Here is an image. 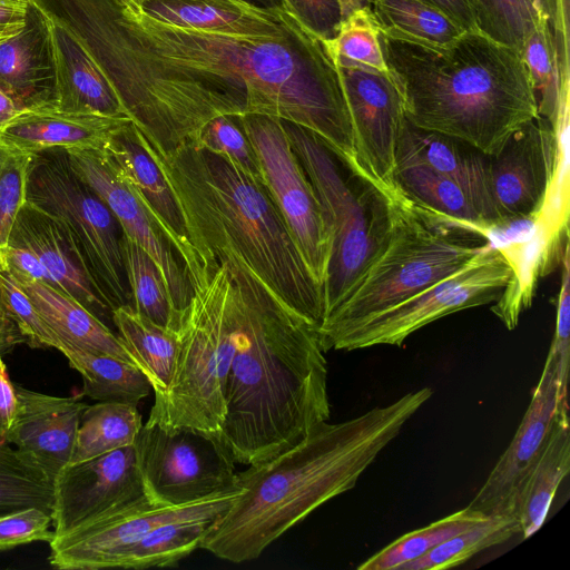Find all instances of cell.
I'll list each match as a JSON object with an SVG mask.
<instances>
[{
    "mask_svg": "<svg viewBox=\"0 0 570 570\" xmlns=\"http://www.w3.org/2000/svg\"><path fill=\"white\" fill-rule=\"evenodd\" d=\"M512 275L511 262L491 240L461 269L335 336L324 345V350L399 346L411 334L443 316L497 302Z\"/></svg>",
    "mask_w": 570,
    "mask_h": 570,
    "instance_id": "10",
    "label": "cell"
},
{
    "mask_svg": "<svg viewBox=\"0 0 570 570\" xmlns=\"http://www.w3.org/2000/svg\"><path fill=\"white\" fill-rule=\"evenodd\" d=\"M105 150L125 171L137 195L177 253L185 273L202 262L191 244L183 214L159 166L145 148L137 127L130 122L116 131Z\"/></svg>",
    "mask_w": 570,
    "mask_h": 570,
    "instance_id": "23",
    "label": "cell"
},
{
    "mask_svg": "<svg viewBox=\"0 0 570 570\" xmlns=\"http://www.w3.org/2000/svg\"><path fill=\"white\" fill-rule=\"evenodd\" d=\"M0 301L18 326L26 344L32 348L58 350L60 337L9 272L2 267H0Z\"/></svg>",
    "mask_w": 570,
    "mask_h": 570,
    "instance_id": "42",
    "label": "cell"
},
{
    "mask_svg": "<svg viewBox=\"0 0 570 570\" xmlns=\"http://www.w3.org/2000/svg\"><path fill=\"white\" fill-rule=\"evenodd\" d=\"M474 3L478 29L521 53L530 32L548 20L531 0H474Z\"/></svg>",
    "mask_w": 570,
    "mask_h": 570,
    "instance_id": "41",
    "label": "cell"
},
{
    "mask_svg": "<svg viewBox=\"0 0 570 570\" xmlns=\"http://www.w3.org/2000/svg\"><path fill=\"white\" fill-rule=\"evenodd\" d=\"M411 164L423 165L454 181L469 196L492 233L503 229L491 196L490 156L455 138L417 128L405 118L396 149V166Z\"/></svg>",
    "mask_w": 570,
    "mask_h": 570,
    "instance_id": "22",
    "label": "cell"
},
{
    "mask_svg": "<svg viewBox=\"0 0 570 570\" xmlns=\"http://www.w3.org/2000/svg\"><path fill=\"white\" fill-rule=\"evenodd\" d=\"M67 153L72 168L108 206L122 233L141 247L158 267L178 328V314L188 304L191 287L174 247L147 210L125 171L105 149Z\"/></svg>",
    "mask_w": 570,
    "mask_h": 570,
    "instance_id": "14",
    "label": "cell"
},
{
    "mask_svg": "<svg viewBox=\"0 0 570 570\" xmlns=\"http://www.w3.org/2000/svg\"><path fill=\"white\" fill-rule=\"evenodd\" d=\"M234 119L253 146L267 193L309 272L323 288L332 249L331 229L283 121L262 115Z\"/></svg>",
    "mask_w": 570,
    "mask_h": 570,
    "instance_id": "12",
    "label": "cell"
},
{
    "mask_svg": "<svg viewBox=\"0 0 570 570\" xmlns=\"http://www.w3.org/2000/svg\"><path fill=\"white\" fill-rule=\"evenodd\" d=\"M112 324L135 362L148 377L154 400L168 389L177 357V331L156 324L131 305L112 311Z\"/></svg>",
    "mask_w": 570,
    "mask_h": 570,
    "instance_id": "29",
    "label": "cell"
},
{
    "mask_svg": "<svg viewBox=\"0 0 570 570\" xmlns=\"http://www.w3.org/2000/svg\"><path fill=\"white\" fill-rule=\"evenodd\" d=\"M570 471L569 413H557L549 436L521 485L517 517L523 539L543 524L559 484Z\"/></svg>",
    "mask_w": 570,
    "mask_h": 570,
    "instance_id": "27",
    "label": "cell"
},
{
    "mask_svg": "<svg viewBox=\"0 0 570 570\" xmlns=\"http://www.w3.org/2000/svg\"><path fill=\"white\" fill-rule=\"evenodd\" d=\"M62 24L155 151L196 144L214 118L262 115L305 128L356 164L338 70L289 7L254 27L195 28L130 0H73Z\"/></svg>",
    "mask_w": 570,
    "mask_h": 570,
    "instance_id": "1",
    "label": "cell"
},
{
    "mask_svg": "<svg viewBox=\"0 0 570 570\" xmlns=\"http://www.w3.org/2000/svg\"><path fill=\"white\" fill-rule=\"evenodd\" d=\"M138 135L170 186L202 258L236 257L287 307L318 328L324 320L323 288L262 179L195 144L161 154L139 130Z\"/></svg>",
    "mask_w": 570,
    "mask_h": 570,
    "instance_id": "4",
    "label": "cell"
},
{
    "mask_svg": "<svg viewBox=\"0 0 570 570\" xmlns=\"http://www.w3.org/2000/svg\"><path fill=\"white\" fill-rule=\"evenodd\" d=\"M135 451L145 494L155 505L178 507L242 491L235 461L217 438L145 423Z\"/></svg>",
    "mask_w": 570,
    "mask_h": 570,
    "instance_id": "11",
    "label": "cell"
},
{
    "mask_svg": "<svg viewBox=\"0 0 570 570\" xmlns=\"http://www.w3.org/2000/svg\"><path fill=\"white\" fill-rule=\"evenodd\" d=\"M557 367L549 348L529 406L508 448L490 471L469 508L487 515H517L518 495L538 459L557 416Z\"/></svg>",
    "mask_w": 570,
    "mask_h": 570,
    "instance_id": "18",
    "label": "cell"
},
{
    "mask_svg": "<svg viewBox=\"0 0 570 570\" xmlns=\"http://www.w3.org/2000/svg\"><path fill=\"white\" fill-rule=\"evenodd\" d=\"M57 67V108L62 111L128 117L107 79L62 27L52 23Z\"/></svg>",
    "mask_w": 570,
    "mask_h": 570,
    "instance_id": "25",
    "label": "cell"
},
{
    "mask_svg": "<svg viewBox=\"0 0 570 570\" xmlns=\"http://www.w3.org/2000/svg\"><path fill=\"white\" fill-rule=\"evenodd\" d=\"M283 124L331 229L332 249L323 287L325 318L348 299L385 248L397 189L344 161L313 132Z\"/></svg>",
    "mask_w": 570,
    "mask_h": 570,
    "instance_id": "7",
    "label": "cell"
},
{
    "mask_svg": "<svg viewBox=\"0 0 570 570\" xmlns=\"http://www.w3.org/2000/svg\"><path fill=\"white\" fill-rule=\"evenodd\" d=\"M491 240L415 205L397 189L389 242L355 292L318 326L323 348L335 336L461 269Z\"/></svg>",
    "mask_w": 570,
    "mask_h": 570,
    "instance_id": "8",
    "label": "cell"
},
{
    "mask_svg": "<svg viewBox=\"0 0 570 570\" xmlns=\"http://www.w3.org/2000/svg\"><path fill=\"white\" fill-rule=\"evenodd\" d=\"M27 202L69 227L91 277L112 311L131 305L121 252V226L102 199L72 168L67 150L32 155Z\"/></svg>",
    "mask_w": 570,
    "mask_h": 570,
    "instance_id": "9",
    "label": "cell"
},
{
    "mask_svg": "<svg viewBox=\"0 0 570 570\" xmlns=\"http://www.w3.org/2000/svg\"><path fill=\"white\" fill-rule=\"evenodd\" d=\"M240 492L178 507L155 505L146 498L56 534L49 542V563L60 570L110 569L124 550L159 524L176 520L217 519Z\"/></svg>",
    "mask_w": 570,
    "mask_h": 570,
    "instance_id": "13",
    "label": "cell"
},
{
    "mask_svg": "<svg viewBox=\"0 0 570 570\" xmlns=\"http://www.w3.org/2000/svg\"><path fill=\"white\" fill-rule=\"evenodd\" d=\"M379 40L405 118L417 128L492 157L539 116L522 53L479 29L442 46L381 30Z\"/></svg>",
    "mask_w": 570,
    "mask_h": 570,
    "instance_id": "5",
    "label": "cell"
},
{
    "mask_svg": "<svg viewBox=\"0 0 570 570\" xmlns=\"http://www.w3.org/2000/svg\"><path fill=\"white\" fill-rule=\"evenodd\" d=\"M17 411L6 440L52 483L71 461L88 404L80 396H55L14 384Z\"/></svg>",
    "mask_w": 570,
    "mask_h": 570,
    "instance_id": "19",
    "label": "cell"
},
{
    "mask_svg": "<svg viewBox=\"0 0 570 570\" xmlns=\"http://www.w3.org/2000/svg\"><path fill=\"white\" fill-rule=\"evenodd\" d=\"M132 122L129 117L45 108L20 111L0 132V141L28 154L105 149L109 138Z\"/></svg>",
    "mask_w": 570,
    "mask_h": 570,
    "instance_id": "24",
    "label": "cell"
},
{
    "mask_svg": "<svg viewBox=\"0 0 570 570\" xmlns=\"http://www.w3.org/2000/svg\"><path fill=\"white\" fill-rule=\"evenodd\" d=\"M521 533L517 515L492 514L440 543L399 570H444L468 561L476 553Z\"/></svg>",
    "mask_w": 570,
    "mask_h": 570,
    "instance_id": "35",
    "label": "cell"
},
{
    "mask_svg": "<svg viewBox=\"0 0 570 570\" xmlns=\"http://www.w3.org/2000/svg\"><path fill=\"white\" fill-rule=\"evenodd\" d=\"M0 267L17 281L39 282L62 292L37 255L26 247L7 244L0 249Z\"/></svg>",
    "mask_w": 570,
    "mask_h": 570,
    "instance_id": "48",
    "label": "cell"
},
{
    "mask_svg": "<svg viewBox=\"0 0 570 570\" xmlns=\"http://www.w3.org/2000/svg\"><path fill=\"white\" fill-rule=\"evenodd\" d=\"M14 281L61 340L137 365L117 333L75 298L43 283Z\"/></svg>",
    "mask_w": 570,
    "mask_h": 570,
    "instance_id": "26",
    "label": "cell"
},
{
    "mask_svg": "<svg viewBox=\"0 0 570 570\" xmlns=\"http://www.w3.org/2000/svg\"><path fill=\"white\" fill-rule=\"evenodd\" d=\"M30 0H0V43L22 30Z\"/></svg>",
    "mask_w": 570,
    "mask_h": 570,
    "instance_id": "49",
    "label": "cell"
},
{
    "mask_svg": "<svg viewBox=\"0 0 570 570\" xmlns=\"http://www.w3.org/2000/svg\"><path fill=\"white\" fill-rule=\"evenodd\" d=\"M186 275L191 296L178 314L171 382L154 400L146 423L188 428L220 440L237 328L234 265L229 257L205 258Z\"/></svg>",
    "mask_w": 570,
    "mask_h": 570,
    "instance_id": "6",
    "label": "cell"
},
{
    "mask_svg": "<svg viewBox=\"0 0 570 570\" xmlns=\"http://www.w3.org/2000/svg\"><path fill=\"white\" fill-rule=\"evenodd\" d=\"M298 18L321 39H333L342 22L337 0H286Z\"/></svg>",
    "mask_w": 570,
    "mask_h": 570,
    "instance_id": "47",
    "label": "cell"
},
{
    "mask_svg": "<svg viewBox=\"0 0 570 570\" xmlns=\"http://www.w3.org/2000/svg\"><path fill=\"white\" fill-rule=\"evenodd\" d=\"M53 483L0 435V515L37 507L51 513Z\"/></svg>",
    "mask_w": 570,
    "mask_h": 570,
    "instance_id": "38",
    "label": "cell"
},
{
    "mask_svg": "<svg viewBox=\"0 0 570 570\" xmlns=\"http://www.w3.org/2000/svg\"><path fill=\"white\" fill-rule=\"evenodd\" d=\"M244 1H247L255 6L266 7V8H272V7L281 6L284 3V0H244Z\"/></svg>",
    "mask_w": 570,
    "mask_h": 570,
    "instance_id": "55",
    "label": "cell"
},
{
    "mask_svg": "<svg viewBox=\"0 0 570 570\" xmlns=\"http://www.w3.org/2000/svg\"><path fill=\"white\" fill-rule=\"evenodd\" d=\"M381 31L431 45H448L465 30L426 0H372Z\"/></svg>",
    "mask_w": 570,
    "mask_h": 570,
    "instance_id": "34",
    "label": "cell"
},
{
    "mask_svg": "<svg viewBox=\"0 0 570 570\" xmlns=\"http://www.w3.org/2000/svg\"><path fill=\"white\" fill-rule=\"evenodd\" d=\"M8 245L35 253L65 294L110 327L112 309L91 277L71 230L61 219L26 202L17 215Z\"/></svg>",
    "mask_w": 570,
    "mask_h": 570,
    "instance_id": "20",
    "label": "cell"
},
{
    "mask_svg": "<svg viewBox=\"0 0 570 570\" xmlns=\"http://www.w3.org/2000/svg\"><path fill=\"white\" fill-rule=\"evenodd\" d=\"M121 252L132 307L156 324L177 331L168 292L154 261L125 234Z\"/></svg>",
    "mask_w": 570,
    "mask_h": 570,
    "instance_id": "39",
    "label": "cell"
},
{
    "mask_svg": "<svg viewBox=\"0 0 570 570\" xmlns=\"http://www.w3.org/2000/svg\"><path fill=\"white\" fill-rule=\"evenodd\" d=\"M61 352L82 379L81 395L98 402L134 404L149 395L151 384L135 364L60 338Z\"/></svg>",
    "mask_w": 570,
    "mask_h": 570,
    "instance_id": "28",
    "label": "cell"
},
{
    "mask_svg": "<svg viewBox=\"0 0 570 570\" xmlns=\"http://www.w3.org/2000/svg\"><path fill=\"white\" fill-rule=\"evenodd\" d=\"M522 57L538 102L539 115L553 124L570 80H561L554 37L549 21H541L527 37Z\"/></svg>",
    "mask_w": 570,
    "mask_h": 570,
    "instance_id": "37",
    "label": "cell"
},
{
    "mask_svg": "<svg viewBox=\"0 0 570 570\" xmlns=\"http://www.w3.org/2000/svg\"><path fill=\"white\" fill-rule=\"evenodd\" d=\"M237 328L220 440L235 463L257 465L327 421V363L317 328L287 307L239 259Z\"/></svg>",
    "mask_w": 570,
    "mask_h": 570,
    "instance_id": "2",
    "label": "cell"
},
{
    "mask_svg": "<svg viewBox=\"0 0 570 570\" xmlns=\"http://www.w3.org/2000/svg\"><path fill=\"white\" fill-rule=\"evenodd\" d=\"M216 519L176 520L159 524L124 550L112 568L171 567L200 547Z\"/></svg>",
    "mask_w": 570,
    "mask_h": 570,
    "instance_id": "33",
    "label": "cell"
},
{
    "mask_svg": "<svg viewBox=\"0 0 570 570\" xmlns=\"http://www.w3.org/2000/svg\"><path fill=\"white\" fill-rule=\"evenodd\" d=\"M341 9L342 20L353 12L371 7V0H337Z\"/></svg>",
    "mask_w": 570,
    "mask_h": 570,
    "instance_id": "54",
    "label": "cell"
},
{
    "mask_svg": "<svg viewBox=\"0 0 570 570\" xmlns=\"http://www.w3.org/2000/svg\"><path fill=\"white\" fill-rule=\"evenodd\" d=\"M469 507L407 532L363 561L358 570H399L453 535L487 518Z\"/></svg>",
    "mask_w": 570,
    "mask_h": 570,
    "instance_id": "36",
    "label": "cell"
},
{
    "mask_svg": "<svg viewBox=\"0 0 570 570\" xmlns=\"http://www.w3.org/2000/svg\"><path fill=\"white\" fill-rule=\"evenodd\" d=\"M21 343H24L23 336L0 301V352L4 355Z\"/></svg>",
    "mask_w": 570,
    "mask_h": 570,
    "instance_id": "52",
    "label": "cell"
},
{
    "mask_svg": "<svg viewBox=\"0 0 570 570\" xmlns=\"http://www.w3.org/2000/svg\"><path fill=\"white\" fill-rule=\"evenodd\" d=\"M353 129L356 163L370 177L393 188L396 149L405 121L403 99L390 72L336 66Z\"/></svg>",
    "mask_w": 570,
    "mask_h": 570,
    "instance_id": "15",
    "label": "cell"
},
{
    "mask_svg": "<svg viewBox=\"0 0 570 570\" xmlns=\"http://www.w3.org/2000/svg\"><path fill=\"white\" fill-rule=\"evenodd\" d=\"M435 6L464 30L478 29L474 0H426Z\"/></svg>",
    "mask_w": 570,
    "mask_h": 570,
    "instance_id": "51",
    "label": "cell"
},
{
    "mask_svg": "<svg viewBox=\"0 0 570 570\" xmlns=\"http://www.w3.org/2000/svg\"><path fill=\"white\" fill-rule=\"evenodd\" d=\"M371 2H372V0H371Z\"/></svg>",
    "mask_w": 570,
    "mask_h": 570,
    "instance_id": "57",
    "label": "cell"
},
{
    "mask_svg": "<svg viewBox=\"0 0 570 570\" xmlns=\"http://www.w3.org/2000/svg\"><path fill=\"white\" fill-rule=\"evenodd\" d=\"M141 426L137 405L118 402L87 405L81 414L69 464L134 445Z\"/></svg>",
    "mask_w": 570,
    "mask_h": 570,
    "instance_id": "32",
    "label": "cell"
},
{
    "mask_svg": "<svg viewBox=\"0 0 570 570\" xmlns=\"http://www.w3.org/2000/svg\"><path fill=\"white\" fill-rule=\"evenodd\" d=\"M31 157L0 141V249L7 246L17 215L27 202Z\"/></svg>",
    "mask_w": 570,
    "mask_h": 570,
    "instance_id": "43",
    "label": "cell"
},
{
    "mask_svg": "<svg viewBox=\"0 0 570 570\" xmlns=\"http://www.w3.org/2000/svg\"><path fill=\"white\" fill-rule=\"evenodd\" d=\"M147 14L183 27H254L269 22L286 9V2L272 8L244 0H130Z\"/></svg>",
    "mask_w": 570,
    "mask_h": 570,
    "instance_id": "30",
    "label": "cell"
},
{
    "mask_svg": "<svg viewBox=\"0 0 570 570\" xmlns=\"http://www.w3.org/2000/svg\"><path fill=\"white\" fill-rule=\"evenodd\" d=\"M393 185L415 205L492 238V230L469 196L445 176L420 164L399 165Z\"/></svg>",
    "mask_w": 570,
    "mask_h": 570,
    "instance_id": "31",
    "label": "cell"
},
{
    "mask_svg": "<svg viewBox=\"0 0 570 570\" xmlns=\"http://www.w3.org/2000/svg\"><path fill=\"white\" fill-rule=\"evenodd\" d=\"M432 394L423 387L356 417L321 422L292 448L237 473L242 492L199 548L234 563L258 558L315 509L353 489Z\"/></svg>",
    "mask_w": 570,
    "mask_h": 570,
    "instance_id": "3",
    "label": "cell"
},
{
    "mask_svg": "<svg viewBox=\"0 0 570 570\" xmlns=\"http://www.w3.org/2000/svg\"><path fill=\"white\" fill-rule=\"evenodd\" d=\"M531 1H532V2L538 7V8H540V9L543 11L541 0H531ZM543 12H544V11H543ZM544 14H546V13H544Z\"/></svg>",
    "mask_w": 570,
    "mask_h": 570,
    "instance_id": "56",
    "label": "cell"
},
{
    "mask_svg": "<svg viewBox=\"0 0 570 570\" xmlns=\"http://www.w3.org/2000/svg\"><path fill=\"white\" fill-rule=\"evenodd\" d=\"M17 411V394L0 352V435L6 438Z\"/></svg>",
    "mask_w": 570,
    "mask_h": 570,
    "instance_id": "50",
    "label": "cell"
},
{
    "mask_svg": "<svg viewBox=\"0 0 570 570\" xmlns=\"http://www.w3.org/2000/svg\"><path fill=\"white\" fill-rule=\"evenodd\" d=\"M379 32L371 7L363 8L343 19L336 36L324 43L335 66L362 65L389 72Z\"/></svg>",
    "mask_w": 570,
    "mask_h": 570,
    "instance_id": "40",
    "label": "cell"
},
{
    "mask_svg": "<svg viewBox=\"0 0 570 570\" xmlns=\"http://www.w3.org/2000/svg\"><path fill=\"white\" fill-rule=\"evenodd\" d=\"M569 242L566 244L560 259L561 285L557 298V320L550 350L556 357L557 367V413H569L568 379L570 358V267Z\"/></svg>",
    "mask_w": 570,
    "mask_h": 570,
    "instance_id": "45",
    "label": "cell"
},
{
    "mask_svg": "<svg viewBox=\"0 0 570 570\" xmlns=\"http://www.w3.org/2000/svg\"><path fill=\"white\" fill-rule=\"evenodd\" d=\"M557 159V136L540 115L513 132L490 157V189L503 229L531 223L540 212Z\"/></svg>",
    "mask_w": 570,
    "mask_h": 570,
    "instance_id": "16",
    "label": "cell"
},
{
    "mask_svg": "<svg viewBox=\"0 0 570 570\" xmlns=\"http://www.w3.org/2000/svg\"><path fill=\"white\" fill-rule=\"evenodd\" d=\"M19 112L13 101L0 91V132Z\"/></svg>",
    "mask_w": 570,
    "mask_h": 570,
    "instance_id": "53",
    "label": "cell"
},
{
    "mask_svg": "<svg viewBox=\"0 0 570 570\" xmlns=\"http://www.w3.org/2000/svg\"><path fill=\"white\" fill-rule=\"evenodd\" d=\"M195 145L228 158L245 173L261 179L253 146L234 117L220 116L210 120Z\"/></svg>",
    "mask_w": 570,
    "mask_h": 570,
    "instance_id": "44",
    "label": "cell"
},
{
    "mask_svg": "<svg viewBox=\"0 0 570 570\" xmlns=\"http://www.w3.org/2000/svg\"><path fill=\"white\" fill-rule=\"evenodd\" d=\"M0 91L20 111L57 108L52 22L31 1L22 30L0 43Z\"/></svg>",
    "mask_w": 570,
    "mask_h": 570,
    "instance_id": "21",
    "label": "cell"
},
{
    "mask_svg": "<svg viewBox=\"0 0 570 570\" xmlns=\"http://www.w3.org/2000/svg\"><path fill=\"white\" fill-rule=\"evenodd\" d=\"M51 513L29 507L0 515V551L10 550L36 541L50 542L56 533L51 530Z\"/></svg>",
    "mask_w": 570,
    "mask_h": 570,
    "instance_id": "46",
    "label": "cell"
},
{
    "mask_svg": "<svg viewBox=\"0 0 570 570\" xmlns=\"http://www.w3.org/2000/svg\"><path fill=\"white\" fill-rule=\"evenodd\" d=\"M146 498L135 444L68 464L53 480L55 533L62 534Z\"/></svg>",
    "mask_w": 570,
    "mask_h": 570,
    "instance_id": "17",
    "label": "cell"
}]
</instances>
